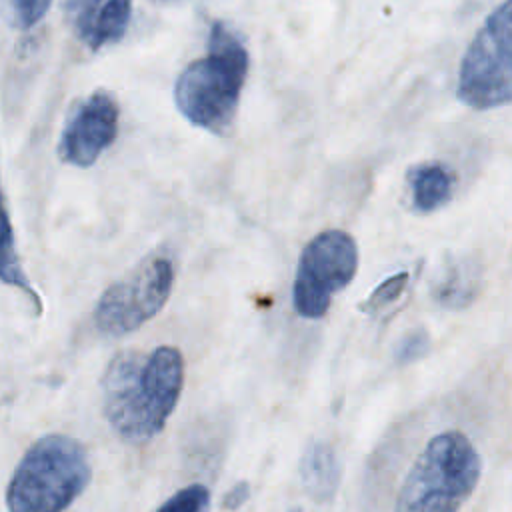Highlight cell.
Segmentation results:
<instances>
[{"mask_svg": "<svg viewBox=\"0 0 512 512\" xmlns=\"http://www.w3.org/2000/svg\"><path fill=\"white\" fill-rule=\"evenodd\" d=\"M184 384V358L174 346L148 354L122 350L102 378V406L112 430L130 444L150 442L166 426Z\"/></svg>", "mask_w": 512, "mask_h": 512, "instance_id": "6da1fadb", "label": "cell"}, {"mask_svg": "<svg viewBox=\"0 0 512 512\" xmlns=\"http://www.w3.org/2000/svg\"><path fill=\"white\" fill-rule=\"evenodd\" d=\"M248 64L240 38L226 24L214 22L208 54L192 60L174 84L180 114L198 128L226 134L236 116Z\"/></svg>", "mask_w": 512, "mask_h": 512, "instance_id": "7a4b0ae2", "label": "cell"}, {"mask_svg": "<svg viewBox=\"0 0 512 512\" xmlns=\"http://www.w3.org/2000/svg\"><path fill=\"white\" fill-rule=\"evenodd\" d=\"M482 458L470 438L446 430L428 440L410 466L394 512H458L478 486Z\"/></svg>", "mask_w": 512, "mask_h": 512, "instance_id": "3957f363", "label": "cell"}, {"mask_svg": "<svg viewBox=\"0 0 512 512\" xmlns=\"http://www.w3.org/2000/svg\"><path fill=\"white\" fill-rule=\"evenodd\" d=\"M84 446L66 434L36 440L18 462L6 490L8 512H64L90 484Z\"/></svg>", "mask_w": 512, "mask_h": 512, "instance_id": "277c9868", "label": "cell"}, {"mask_svg": "<svg viewBox=\"0 0 512 512\" xmlns=\"http://www.w3.org/2000/svg\"><path fill=\"white\" fill-rule=\"evenodd\" d=\"M456 92L474 110L512 102V0H502L474 34L460 62Z\"/></svg>", "mask_w": 512, "mask_h": 512, "instance_id": "5b68a950", "label": "cell"}, {"mask_svg": "<svg viewBox=\"0 0 512 512\" xmlns=\"http://www.w3.org/2000/svg\"><path fill=\"white\" fill-rule=\"evenodd\" d=\"M358 270V248L350 234L326 230L302 250L294 278V308L304 318H322L332 296L344 290Z\"/></svg>", "mask_w": 512, "mask_h": 512, "instance_id": "8992f818", "label": "cell"}, {"mask_svg": "<svg viewBox=\"0 0 512 512\" xmlns=\"http://www.w3.org/2000/svg\"><path fill=\"white\" fill-rule=\"evenodd\" d=\"M172 286V260L162 254L148 258L100 296L94 312L98 330L108 336H124L138 330L164 308Z\"/></svg>", "mask_w": 512, "mask_h": 512, "instance_id": "52a82bcc", "label": "cell"}, {"mask_svg": "<svg viewBox=\"0 0 512 512\" xmlns=\"http://www.w3.org/2000/svg\"><path fill=\"white\" fill-rule=\"evenodd\" d=\"M120 108L112 94L98 90L90 94L70 116L58 144V156L66 164L92 166L116 140Z\"/></svg>", "mask_w": 512, "mask_h": 512, "instance_id": "ba28073f", "label": "cell"}, {"mask_svg": "<svg viewBox=\"0 0 512 512\" xmlns=\"http://www.w3.org/2000/svg\"><path fill=\"white\" fill-rule=\"evenodd\" d=\"M342 466L332 444L312 442L300 460V478L308 496L316 502H328L340 484Z\"/></svg>", "mask_w": 512, "mask_h": 512, "instance_id": "9c48e42d", "label": "cell"}, {"mask_svg": "<svg viewBox=\"0 0 512 512\" xmlns=\"http://www.w3.org/2000/svg\"><path fill=\"white\" fill-rule=\"evenodd\" d=\"M132 0H104L92 12L78 18L80 40L90 50H100L106 44L120 40L128 28Z\"/></svg>", "mask_w": 512, "mask_h": 512, "instance_id": "30bf717a", "label": "cell"}, {"mask_svg": "<svg viewBox=\"0 0 512 512\" xmlns=\"http://www.w3.org/2000/svg\"><path fill=\"white\" fill-rule=\"evenodd\" d=\"M454 174L440 162L418 164L408 172V186L414 208L434 212L444 206L454 194Z\"/></svg>", "mask_w": 512, "mask_h": 512, "instance_id": "8fae6325", "label": "cell"}, {"mask_svg": "<svg viewBox=\"0 0 512 512\" xmlns=\"http://www.w3.org/2000/svg\"><path fill=\"white\" fill-rule=\"evenodd\" d=\"M6 232H4V260H2V282L4 284H10V286H16L20 288L22 292H26V296L34 302L36 306V312L40 314L42 312V302L36 294V290L32 288L30 280L26 278L22 266H20V260H18V254H16V244H14V232H12V226H10V218H8V212H6Z\"/></svg>", "mask_w": 512, "mask_h": 512, "instance_id": "7c38bea8", "label": "cell"}, {"mask_svg": "<svg viewBox=\"0 0 512 512\" xmlns=\"http://www.w3.org/2000/svg\"><path fill=\"white\" fill-rule=\"evenodd\" d=\"M210 492L202 484H190L174 492L156 512H208Z\"/></svg>", "mask_w": 512, "mask_h": 512, "instance_id": "4fadbf2b", "label": "cell"}, {"mask_svg": "<svg viewBox=\"0 0 512 512\" xmlns=\"http://www.w3.org/2000/svg\"><path fill=\"white\" fill-rule=\"evenodd\" d=\"M408 286V274L406 272H398L390 278H386L370 296L368 300L362 304V310L368 312V314H378L382 312L384 308H388L390 304H394L402 292L406 290Z\"/></svg>", "mask_w": 512, "mask_h": 512, "instance_id": "5bb4252c", "label": "cell"}, {"mask_svg": "<svg viewBox=\"0 0 512 512\" xmlns=\"http://www.w3.org/2000/svg\"><path fill=\"white\" fill-rule=\"evenodd\" d=\"M436 298H438V302H442L444 306H450V308L464 306L472 298L470 280H466V274H462L460 268L450 270V274L440 282V286L436 290Z\"/></svg>", "mask_w": 512, "mask_h": 512, "instance_id": "9a60e30c", "label": "cell"}, {"mask_svg": "<svg viewBox=\"0 0 512 512\" xmlns=\"http://www.w3.org/2000/svg\"><path fill=\"white\" fill-rule=\"evenodd\" d=\"M428 346H430L428 334L424 330H412L398 342L394 350V358L398 364H412L428 352Z\"/></svg>", "mask_w": 512, "mask_h": 512, "instance_id": "2e32d148", "label": "cell"}, {"mask_svg": "<svg viewBox=\"0 0 512 512\" xmlns=\"http://www.w3.org/2000/svg\"><path fill=\"white\" fill-rule=\"evenodd\" d=\"M12 2H14V14L20 28H32L34 24H38L46 16L52 4V0H12Z\"/></svg>", "mask_w": 512, "mask_h": 512, "instance_id": "e0dca14e", "label": "cell"}, {"mask_svg": "<svg viewBox=\"0 0 512 512\" xmlns=\"http://www.w3.org/2000/svg\"><path fill=\"white\" fill-rule=\"evenodd\" d=\"M248 498H250V484H248L246 480H240V482H236V484L226 492V496H224V500H222V506L232 512V510H238Z\"/></svg>", "mask_w": 512, "mask_h": 512, "instance_id": "ac0fdd59", "label": "cell"}, {"mask_svg": "<svg viewBox=\"0 0 512 512\" xmlns=\"http://www.w3.org/2000/svg\"><path fill=\"white\" fill-rule=\"evenodd\" d=\"M98 2H102V0H64V6L70 14H76L80 18V16L92 12L98 6Z\"/></svg>", "mask_w": 512, "mask_h": 512, "instance_id": "d6986e66", "label": "cell"}, {"mask_svg": "<svg viewBox=\"0 0 512 512\" xmlns=\"http://www.w3.org/2000/svg\"><path fill=\"white\" fill-rule=\"evenodd\" d=\"M160 2H174V0H160Z\"/></svg>", "mask_w": 512, "mask_h": 512, "instance_id": "ffe728a7", "label": "cell"}]
</instances>
